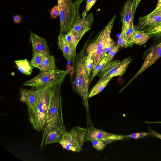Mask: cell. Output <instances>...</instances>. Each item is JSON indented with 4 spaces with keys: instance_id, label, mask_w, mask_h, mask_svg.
Instances as JSON below:
<instances>
[{
    "instance_id": "1",
    "label": "cell",
    "mask_w": 161,
    "mask_h": 161,
    "mask_svg": "<svg viewBox=\"0 0 161 161\" xmlns=\"http://www.w3.org/2000/svg\"><path fill=\"white\" fill-rule=\"evenodd\" d=\"M89 39L85 42L79 53H76L73 63V72L71 75L73 89L83 98L87 101L89 76L86 64V54L85 51Z\"/></svg>"
},
{
    "instance_id": "2",
    "label": "cell",
    "mask_w": 161,
    "mask_h": 161,
    "mask_svg": "<svg viewBox=\"0 0 161 161\" xmlns=\"http://www.w3.org/2000/svg\"><path fill=\"white\" fill-rule=\"evenodd\" d=\"M58 87L53 86L39 90L36 103L34 107L28 109L30 121L33 128L43 131L47 113L54 93Z\"/></svg>"
},
{
    "instance_id": "3",
    "label": "cell",
    "mask_w": 161,
    "mask_h": 161,
    "mask_svg": "<svg viewBox=\"0 0 161 161\" xmlns=\"http://www.w3.org/2000/svg\"><path fill=\"white\" fill-rule=\"evenodd\" d=\"M60 88V87L57 88L47 113L45 127L42 131L41 148L44 146L45 139L50 131L64 126L62 115Z\"/></svg>"
},
{
    "instance_id": "4",
    "label": "cell",
    "mask_w": 161,
    "mask_h": 161,
    "mask_svg": "<svg viewBox=\"0 0 161 161\" xmlns=\"http://www.w3.org/2000/svg\"><path fill=\"white\" fill-rule=\"evenodd\" d=\"M68 73V71L58 69L51 71H41L37 75L23 85L34 87L39 90L53 86L60 87Z\"/></svg>"
},
{
    "instance_id": "5",
    "label": "cell",
    "mask_w": 161,
    "mask_h": 161,
    "mask_svg": "<svg viewBox=\"0 0 161 161\" xmlns=\"http://www.w3.org/2000/svg\"><path fill=\"white\" fill-rule=\"evenodd\" d=\"M59 12L60 30L59 35H64L71 30L80 16L76 13L71 0H57Z\"/></svg>"
},
{
    "instance_id": "6",
    "label": "cell",
    "mask_w": 161,
    "mask_h": 161,
    "mask_svg": "<svg viewBox=\"0 0 161 161\" xmlns=\"http://www.w3.org/2000/svg\"><path fill=\"white\" fill-rule=\"evenodd\" d=\"M132 60L130 57H128L121 61L115 60L107 63L96 75L99 77L97 82L116 76H122Z\"/></svg>"
},
{
    "instance_id": "7",
    "label": "cell",
    "mask_w": 161,
    "mask_h": 161,
    "mask_svg": "<svg viewBox=\"0 0 161 161\" xmlns=\"http://www.w3.org/2000/svg\"><path fill=\"white\" fill-rule=\"evenodd\" d=\"M116 17V15H115L111 18L95 39L96 52L92 72L106 54L104 53L105 44L108 38L110 37L112 29Z\"/></svg>"
},
{
    "instance_id": "8",
    "label": "cell",
    "mask_w": 161,
    "mask_h": 161,
    "mask_svg": "<svg viewBox=\"0 0 161 161\" xmlns=\"http://www.w3.org/2000/svg\"><path fill=\"white\" fill-rule=\"evenodd\" d=\"M128 138L126 136L115 135L97 129L93 126L87 129L85 141L98 139L106 142L108 144L120 140Z\"/></svg>"
},
{
    "instance_id": "9",
    "label": "cell",
    "mask_w": 161,
    "mask_h": 161,
    "mask_svg": "<svg viewBox=\"0 0 161 161\" xmlns=\"http://www.w3.org/2000/svg\"><path fill=\"white\" fill-rule=\"evenodd\" d=\"M94 19L92 13L82 18L79 17L74 22L70 31L79 42L83 36L92 27Z\"/></svg>"
},
{
    "instance_id": "10",
    "label": "cell",
    "mask_w": 161,
    "mask_h": 161,
    "mask_svg": "<svg viewBox=\"0 0 161 161\" xmlns=\"http://www.w3.org/2000/svg\"><path fill=\"white\" fill-rule=\"evenodd\" d=\"M87 131L86 129L75 126L69 132L66 131L62 139L68 142L80 151Z\"/></svg>"
},
{
    "instance_id": "11",
    "label": "cell",
    "mask_w": 161,
    "mask_h": 161,
    "mask_svg": "<svg viewBox=\"0 0 161 161\" xmlns=\"http://www.w3.org/2000/svg\"><path fill=\"white\" fill-rule=\"evenodd\" d=\"M161 23V5L150 14L139 18L138 25L135 30L142 31L149 27L156 26Z\"/></svg>"
},
{
    "instance_id": "12",
    "label": "cell",
    "mask_w": 161,
    "mask_h": 161,
    "mask_svg": "<svg viewBox=\"0 0 161 161\" xmlns=\"http://www.w3.org/2000/svg\"><path fill=\"white\" fill-rule=\"evenodd\" d=\"M30 40L32 45L33 54L37 53L42 55L50 54L49 46L46 39L31 31Z\"/></svg>"
},
{
    "instance_id": "13",
    "label": "cell",
    "mask_w": 161,
    "mask_h": 161,
    "mask_svg": "<svg viewBox=\"0 0 161 161\" xmlns=\"http://www.w3.org/2000/svg\"><path fill=\"white\" fill-rule=\"evenodd\" d=\"M161 57V40L147 55L142 66L134 77L128 83L138 76L147 68L154 64Z\"/></svg>"
},
{
    "instance_id": "14",
    "label": "cell",
    "mask_w": 161,
    "mask_h": 161,
    "mask_svg": "<svg viewBox=\"0 0 161 161\" xmlns=\"http://www.w3.org/2000/svg\"><path fill=\"white\" fill-rule=\"evenodd\" d=\"M39 92L37 89L34 90L21 88L20 101L26 104L28 109L32 108L36 103Z\"/></svg>"
},
{
    "instance_id": "15",
    "label": "cell",
    "mask_w": 161,
    "mask_h": 161,
    "mask_svg": "<svg viewBox=\"0 0 161 161\" xmlns=\"http://www.w3.org/2000/svg\"><path fill=\"white\" fill-rule=\"evenodd\" d=\"M59 49L63 53L64 56L68 61L73 62L75 55L76 47L69 43L64 39L63 35H59L58 39Z\"/></svg>"
},
{
    "instance_id": "16",
    "label": "cell",
    "mask_w": 161,
    "mask_h": 161,
    "mask_svg": "<svg viewBox=\"0 0 161 161\" xmlns=\"http://www.w3.org/2000/svg\"><path fill=\"white\" fill-rule=\"evenodd\" d=\"M134 14L131 1L127 0L120 13L122 25L133 23Z\"/></svg>"
},
{
    "instance_id": "17",
    "label": "cell",
    "mask_w": 161,
    "mask_h": 161,
    "mask_svg": "<svg viewBox=\"0 0 161 161\" xmlns=\"http://www.w3.org/2000/svg\"><path fill=\"white\" fill-rule=\"evenodd\" d=\"M65 131V126L50 131L45 139L44 145L54 143H59Z\"/></svg>"
},
{
    "instance_id": "18",
    "label": "cell",
    "mask_w": 161,
    "mask_h": 161,
    "mask_svg": "<svg viewBox=\"0 0 161 161\" xmlns=\"http://www.w3.org/2000/svg\"><path fill=\"white\" fill-rule=\"evenodd\" d=\"M96 43L94 41L86 48V64L89 77H90L91 73L93 68L96 52Z\"/></svg>"
},
{
    "instance_id": "19",
    "label": "cell",
    "mask_w": 161,
    "mask_h": 161,
    "mask_svg": "<svg viewBox=\"0 0 161 161\" xmlns=\"http://www.w3.org/2000/svg\"><path fill=\"white\" fill-rule=\"evenodd\" d=\"M41 71H53L57 69L55 59L53 55L50 54L43 55L41 64L38 68Z\"/></svg>"
},
{
    "instance_id": "20",
    "label": "cell",
    "mask_w": 161,
    "mask_h": 161,
    "mask_svg": "<svg viewBox=\"0 0 161 161\" xmlns=\"http://www.w3.org/2000/svg\"><path fill=\"white\" fill-rule=\"evenodd\" d=\"M17 68L22 73L30 75L32 71L33 67L27 59L14 61Z\"/></svg>"
},
{
    "instance_id": "21",
    "label": "cell",
    "mask_w": 161,
    "mask_h": 161,
    "mask_svg": "<svg viewBox=\"0 0 161 161\" xmlns=\"http://www.w3.org/2000/svg\"><path fill=\"white\" fill-rule=\"evenodd\" d=\"M150 38V35L140 30H134L132 35L134 43L139 45L145 44Z\"/></svg>"
},
{
    "instance_id": "22",
    "label": "cell",
    "mask_w": 161,
    "mask_h": 161,
    "mask_svg": "<svg viewBox=\"0 0 161 161\" xmlns=\"http://www.w3.org/2000/svg\"><path fill=\"white\" fill-rule=\"evenodd\" d=\"M134 30L135 27L133 23L122 25L121 31L125 35L127 43V47H131L134 43L132 35Z\"/></svg>"
},
{
    "instance_id": "23",
    "label": "cell",
    "mask_w": 161,
    "mask_h": 161,
    "mask_svg": "<svg viewBox=\"0 0 161 161\" xmlns=\"http://www.w3.org/2000/svg\"><path fill=\"white\" fill-rule=\"evenodd\" d=\"M111 78L97 82L88 94V97L90 98L100 92L106 86Z\"/></svg>"
},
{
    "instance_id": "24",
    "label": "cell",
    "mask_w": 161,
    "mask_h": 161,
    "mask_svg": "<svg viewBox=\"0 0 161 161\" xmlns=\"http://www.w3.org/2000/svg\"><path fill=\"white\" fill-rule=\"evenodd\" d=\"M106 53L102 58L101 60L97 65L94 69L92 71V74L89 78V84L91 82L94 77L100 71L105 64L106 62L107 57Z\"/></svg>"
},
{
    "instance_id": "25",
    "label": "cell",
    "mask_w": 161,
    "mask_h": 161,
    "mask_svg": "<svg viewBox=\"0 0 161 161\" xmlns=\"http://www.w3.org/2000/svg\"><path fill=\"white\" fill-rule=\"evenodd\" d=\"M142 31L149 35L160 36H161V23L156 26L148 28Z\"/></svg>"
},
{
    "instance_id": "26",
    "label": "cell",
    "mask_w": 161,
    "mask_h": 161,
    "mask_svg": "<svg viewBox=\"0 0 161 161\" xmlns=\"http://www.w3.org/2000/svg\"><path fill=\"white\" fill-rule=\"evenodd\" d=\"M43 56L37 53L33 54L32 58L30 62L31 66L38 68L41 63Z\"/></svg>"
},
{
    "instance_id": "27",
    "label": "cell",
    "mask_w": 161,
    "mask_h": 161,
    "mask_svg": "<svg viewBox=\"0 0 161 161\" xmlns=\"http://www.w3.org/2000/svg\"><path fill=\"white\" fill-rule=\"evenodd\" d=\"M63 35L64 39L69 43L76 47L79 42L70 31L66 34Z\"/></svg>"
},
{
    "instance_id": "28",
    "label": "cell",
    "mask_w": 161,
    "mask_h": 161,
    "mask_svg": "<svg viewBox=\"0 0 161 161\" xmlns=\"http://www.w3.org/2000/svg\"><path fill=\"white\" fill-rule=\"evenodd\" d=\"M93 147L98 151L103 150L108 144L106 142L101 140L93 139L90 141Z\"/></svg>"
},
{
    "instance_id": "29",
    "label": "cell",
    "mask_w": 161,
    "mask_h": 161,
    "mask_svg": "<svg viewBox=\"0 0 161 161\" xmlns=\"http://www.w3.org/2000/svg\"><path fill=\"white\" fill-rule=\"evenodd\" d=\"M66 150L74 152H80V151L68 142L61 139L59 143Z\"/></svg>"
},
{
    "instance_id": "30",
    "label": "cell",
    "mask_w": 161,
    "mask_h": 161,
    "mask_svg": "<svg viewBox=\"0 0 161 161\" xmlns=\"http://www.w3.org/2000/svg\"><path fill=\"white\" fill-rule=\"evenodd\" d=\"M119 47L117 44L111 50L108 51L106 55V60L105 64L111 61L113 57L117 52Z\"/></svg>"
},
{
    "instance_id": "31",
    "label": "cell",
    "mask_w": 161,
    "mask_h": 161,
    "mask_svg": "<svg viewBox=\"0 0 161 161\" xmlns=\"http://www.w3.org/2000/svg\"><path fill=\"white\" fill-rule=\"evenodd\" d=\"M97 0H86L85 9L81 15V18L85 17L87 14V13L94 5Z\"/></svg>"
},
{
    "instance_id": "32",
    "label": "cell",
    "mask_w": 161,
    "mask_h": 161,
    "mask_svg": "<svg viewBox=\"0 0 161 161\" xmlns=\"http://www.w3.org/2000/svg\"><path fill=\"white\" fill-rule=\"evenodd\" d=\"M118 45L120 47H127V43L126 37L124 33L121 31L119 38Z\"/></svg>"
},
{
    "instance_id": "33",
    "label": "cell",
    "mask_w": 161,
    "mask_h": 161,
    "mask_svg": "<svg viewBox=\"0 0 161 161\" xmlns=\"http://www.w3.org/2000/svg\"><path fill=\"white\" fill-rule=\"evenodd\" d=\"M114 46V40L110 37H109L105 44L104 54L111 50Z\"/></svg>"
},
{
    "instance_id": "34",
    "label": "cell",
    "mask_w": 161,
    "mask_h": 161,
    "mask_svg": "<svg viewBox=\"0 0 161 161\" xmlns=\"http://www.w3.org/2000/svg\"><path fill=\"white\" fill-rule=\"evenodd\" d=\"M149 132H138L126 135L128 138L138 139L144 137L148 135Z\"/></svg>"
},
{
    "instance_id": "35",
    "label": "cell",
    "mask_w": 161,
    "mask_h": 161,
    "mask_svg": "<svg viewBox=\"0 0 161 161\" xmlns=\"http://www.w3.org/2000/svg\"><path fill=\"white\" fill-rule=\"evenodd\" d=\"M51 17L54 19H56L59 15V12L58 5L53 7L50 10Z\"/></svg>"
},
{
    "instance_id": "36",
    "label": "cell",
    "mask_w": 161,
    "mask_h": 161,
    "mask_svg": "<svg viewBox=\"0 0 161 161\" xmlns=\"http://www.w3.org/2000/svg\"><path fill=\"white\" fill-rule=\"evenodd\" d=\"M73 3L76 13L80 15L79 8L80 5L83 0H71Z\"/></svg>"
},
{
    "instance_id": "37",
    "label": "cell",
    "mask_w": 161,
    "mask_h": 161,
    "mask_svg": "<svg viewBox=\"0 0 161 161\" xmlns=\"http://www.w3.org/2000/svg\"><path fill=\"white\" fill-rule=\"evenodd\" d=\"M141 0H131V1L134 14H135L136 11Z\"/></svg>"
},
{
    "instance_id": "38",
    "label": "cell",
    "mask_w": 161,
    "mask_h": 161,
    "mask_svg": "<svg viewBox=\"0 0 161 161\" xmlns=\"http://www.w3.org/2000/svg\"><path fill=\"white\" fill-rule=\"evenodd\" d=\"M14 22L16 24L19 23L22 20L21 16L19 15H15L13 16Z\"/></svg>"
},
{
    "instance_id": "39",
    "label": "cell",
    "mask_w": 161,
    "mask_h": 161,
    "mask_svg": "<svg viewBox=\"0 0 161 161\" xmlns=\"http://www.w3.org/2000/svg\"><path fill=\"white\" fill-rule=\"evenodd\" d=\"M151 133L154 136L161 139V134L158 133L153 130L151 131Z\"/></svg>"
},
{
    "instance_id": "40",
    "label": "cell",
    "mask_w": 161,
    "mask_h": 161,
    "mask_svg": "<svg viewBox=\"0 0 161 161\" xmlns=\"http://www.w3.org/2000/svg\"><path fill=\"white\" fill-rule=\"evenodd\" d=\"M161 5V0H158L156 8Z\"/></svg>"
}]
</instances>
